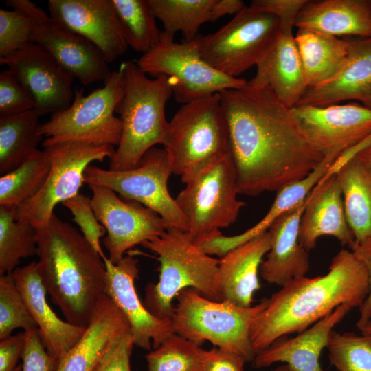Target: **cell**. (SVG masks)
Returning <instances> with one entry per match:
<instances>
[{
    "mask_svg": "<svg viewBox=\"0 0 371 371\" xmlns=\"http://www.w3.org/2000/svg\"><path fill=\"white\" fill-rule=\"evenodd\" d=\"M239 194L278 192L322 161L291 109L267 86L247 85L219 93Z\"/></svg>",
    "mask_w": 371,
    "mask_h": 371,
    "instance_id": "1",
    "label": "cell"
},
{
    "mask_svg": "<svg viewBox=\"0 0 371 371\" xmlns=\"http://www.w3.org/2000/svg\"><path fill=\"white\" fill-rule=\"evenodd\" d=\"M369 291L365 265L353 251L341 249L325 275L292 279L267 298L251 326L256 353L282 336L305 330L341 304L360 307Z\"/></svg>",
    "mask_w": 371,
    "mask_h": 371,
    "instance_id": "2",
    "label": "cell"
},
{
    "mask_svg": "<svg viewBox=\"0 0 371 371\" xmlns=\"http://www.w3.org/2000/svg\"><path fill=\"white\" fill-rule=\"evenodd\" d=\"M37 268L52 302L69 323L87 326L105 294L106 267L100 256L70 224L55 214L36 229Z\"/></svg>",
    "mask_w": 371,
    "mask_h": 371,
    "instance_id": "3",
    "label": "cell"
},
{
    "mask_svg": "<svg viewBox=\"0 0 371 371\" xmlns=\"http://www.w3.org/2000/svg\"><path fill=\"white\" fill-rule=\"evenodd\" d=\"M142 245L155 253L160 263L159 281L146 286L143 302L154 316L171 319L174 299L188 288L210 300H223L219 284V259L205 253L186 232L168 226L161 236Z\"/></svg>",
    "mask_w": 371,
    "mask_h": 371,
    "instance_id": "4",
    "label": "cell"
},
{
    "mask_svg": "<svg viewBox=\"0 0 371 371\" xmlns=\"http://www.w3.org/2000/svg\"><path fill=\"white\" fill-rule=\"evenodd\" d=\"M121 65L125 75V91L115 109L122 129L120 143L110 159L109 169L125 170L136 167L144 154L156 144L166 145L169 122L165 106L172 95L168 77L148 78L135 62Z\"/></svg>",
    "mask_w": 371,
    "mask_h": 371,
    "instance_id": "5",
    "label": "cell"
},
{
    "mask_svg": "<svg viewBox=\"0 0 371 371\" xmlns=\"http://www.w3.org/2000/svg\"><path fill=\"white\" fill-rule=\"evenodd\" d=\"M186 187L175 201L188 223L191 240L201 245L222 235L221 229L234 223L246 204L239 194L229 151L181 176Z\"/></svg>",
    "mask_w": 371,
    "mask_h": 371,
    "instance_id": "6",
    "label": "cell"
},
{
    "mask_svg": "<svg viewBox=\"0 0 371 371\" xmlns=\"http://www.w3.org/2000/svg\"><path fill=\"white\" fill-rule=\"evenodd\" d=\"M171 317L174 333L201 346L208 341L215 347L236 353L247 363L256 355L250 331L252 322L266 307L263 298L249 308L229 301H214L196 290H182Z\"/></svg>",
    "mask_w": 371,
    "mask_h": 371,
    "instance_id": "7",
    "label": "cell"
},
{
    "mask_svg": "<svg viewBox=\"0 0 371 371\" xmlns=\"http://www.w3.org/2000/svg\"><path fill=\"white\" fill-rule=\"evenodd\" d=\"M125 85L124 71L120 65L118 70L111 71L102 87L86 95L83 89H76L67 109L40 124L39 135L47 137L43 146L65 142L117 146L122 125L114 113L124 95Z\"/></svg>",
    "mask_w": 371,
    "mask_h": 371,
    "instance_id": "8",
    "label": "cell"
},
{
    "mask_svg": "<svg viewBox=\"0 0 371 371\" xmlns=\"http://www.w3.org/2000/svg\"><path fill=\"white\" fill-rule=\"evenodd\" d=\"M181 177L228 153L229 129L219 93L183 104L169 122L164 146Z\"/></svg>",
    "mask_w": 371,
    "mask_h": 371,
    "instance_id": "9",
    "label": "cell"
},
{
    "mask_svg": "<svg viewBox=\"0 0 371 371\" xmlns=\"http://www.w3.org/2000/svg\"><path fill=\"white\" fill-rule=\"evenodd\" d=\"M199 36L178 43L163 31L159 43L135 60L145 74L168 77L175 100L183 104L226 89H239L247 83L207 64L200 54Z\"/></svg>",
    "mask_w": 371,
    "mask_h": 371,
    "instance_id": "10",
    "label": "cell"
},
{
    "mask_svg": "<svg viewBox=\"0 0 371 371\" xmlns=\"http://www.w3.org/2000/svg\"><path fill=\"white\" fill-rule=\"evenodd\" d=\"M50 162L47 177L39 191L15 211V218L36 229L46 226L58 203L76 196L84 183L87 168L93 161L110 159L114 146L80 142H65L43 146Z\"/></svg>",
    "mask_w": 371,
    "mask_h": 371,
    "instance_id": "11",
    "label": "cell"
},
{
    "mask_svg": "<svg viewBox=\"0 0 371 371\" xmlns=\"http://www.w3.org/2000/svg\"><path fill=\"white\" fill-rule=\"evenodd\" d=\"M173 173L165 148L153 147L139 164L131 169L113 170L89 165L84 183L111 188L123 197L137 201L157 213L166 225L182 231L188 229V221L168 189Z\"/></svg>",
    "mask_w": 371,
    "mask_h": 371,
    "instance_id": "12",
    "label": "cell"
},
{
    "mask_svg": "<svg viewBox=\"0 0 371 371\" xmlns=\"http://www.w3.org/2000/svg\"><path fill=\"white\" fill-rule=\"evenodd\" d=\"M279 24L273 14L245 7L216 32L199 35L201 58L217 71L237 78L256 65Z\"/></svg>",
    "mask_w": 371,
    "mask_h": 371,
    "instance_id": "13",
    "label": "cell"
},
{
    "mask_svg": "<svg viewBox=\"0 0 371 371\" xmlns=\"http://www.w3.org/2000/svg\"><path fill=\"white\" fill-rule=\"evenodd\" d=\"M6 5L35 21L32 42L47 51L56 61L82 85L104 81L111 73L99 49L85 38L65 28L28 0H7Z\"/></svg>",
    "mask_w": 371,
    "mask_h": 371,
    "instance_id": "14",
    "label": "cell"
},
{
    "mask_svg": "<svg viewBox=\"0 0 371 371\" xmlns=\"http://www.w3.org/2000/svg\"><path fill=\"white\" fill-rule=\"evenodd\" d=\"M88 186L92 191L91 203L95 214L107 233L103 245L113 264L132 247L165 232L166 223L153 210L137 201L120 199L109 188Z\"/></svg>",
    "mask_w": 371,
    "mask_h": 371,
    "instance_id": "15",
    "label": "cell"
},
{
    "mask_svg": "<svg viewBox=\"0 0 371 371\" xmlns=\"http://www.w3.org/2000/svg\"><path fill=\"white\" fill-rule=\"evenodd\" d=\"M291 111L308 142L323 158H338L371 135V109L358 102L297 105Z\"/></svg>",
    "mask_w": 371,
    "mask_h": 371,
    "instance_id": "16",
    "label": "cell"
},
{
    "mask_svg": "<svg viewBox=\"0 0 371 371\" xmlns=\"http://www.w3.org/2000/svg\"><path fill=\"white\" fill-rule=\"evenodd\" d=\"M27 89L39 116L67 109L73 102L74 77L43 47L29 43L16 52L0 58Z\"/></svg>",
    "mask_w": 371,
    "mask_h": 371,
    "instance_id": "17",
    "label": "cell"
},
{
    "mask_svg": "<svg viewBox=\"0 0 371 371\" xmlns=\"http://www.w3.org/2000/svg\"><path fill=\"white\" fill-rule=\"evenodd\" d=\"M105 294L128 322L135 346L146 350L159 346L174 334L170 319H159L141 302L135 286L139 269L137 260L131 255L113 264L106 256Z\"/></svg>",
    "mask_w": 371,
    "mask_h": 371,
    "instance_id": "18",
    "label": "cell"
},
{
    "mask_svg": "<svg viewBox=\"0 0 371 371\" xmlns=\"http://www.w3.org/2000/svg\"><path fill=\"white\" fill-rule=\"evenodd\" d=\"M47 5L54 21L92 43L109 63L126 52L111 0H49Z\"/></svg>",
    "mask_w": 371,
    "mask_h": 371,
    "instance_id": "19",
    "label": "cell"
},
{
    "mask_svg": "<svg viewBox=\"0 0 371 371\" xmlns=\"http://www.w3.org/2000/svg\"><path fill=\"white\" fill-rule=\"evenodd\" d=\"M340 167L335 160L306 197L300 223L299 240L308 251L315 248L317 239L323 236H333L350 249L355 243L336 177Z\"/></svg>",
    "mask_w": 371,
    "mask_h": 371,
    "instance_id": "20",
    "label": "cell"
},
{
    "mask_svg": "<svg viewBox=\"0 0 371 371\" xmlns=\"http://www.w3.org/2000/svg\"><path fill=\"white\" fill-rule=\"evenodd\" d=\"M348 53L330 79L308 87L296 105L327 106L357 100L371 109V37H347Z\"/></svg>",
    "mask_w": 371,
    "mask_h": 371,
    "instance_id": "21",
    "label": "cell"
},
{
    "mask_svg": "<svg viewBox=\"0 0 371 371\" xmlns=\"http://www.w3.org/2000/svg\"><path fill=\"white\" fill-rule=\"evenodd\" d=\"M12 275L37 325L46 350L60 361L80 339L87 326L63 321L52 310L46 299L47 291L39 276L36 262L16 268Z\"/></svg>",
    "mask_w": 371,
    "mask_h": 371,
    "instance_id": "22",
    "label": "cell"
},
{
    "mask_svg": "<svg viewBox=\"0 0 371 371\" xmlns=\"http://www.w3.org/2000/svg\"><path fill=\"white\" fill-rule=\"evenodd\" d=\"M351 309L348 305L341 304L295 337L289 338L287 335L279 337L269 347L256 353L253 366L262 368L282 362L293 371H326L320 365L322 351L327 348L335 326Z\"/></svg>",
    "mask_w": 371,
    "mask_h": 371,
    "instance_id": "23",
    "label": "cell"
},
{
    "mask_svg": "<svg viewBox=\"0 0 371 371\" xmlns=\"http://www.w3.org/2000/svg\"><path fill=\"white\" fill-rule=\"evenodd\" d=\"M248 83L267 86L287 107L295 106L307 89L295 36L278 29L256 65Z\"/></svg>",
    "mask_w": 371,
    "mask_h": 371,
    "instance_id": "24",
    "label": "cell"
},
{
    "mask_svg": "<svg viewBox=\"0 0 371 371\" xmlns=\"http://www.w3.org/2000/svg\"><path fill=\"white\" fill-rule=\"evenodd\" d=\"M306 198L279 216L269 227L271 249L260 267V274L269 284L282 286L292 279L304 276L309 269L308 251L299 240V229Z\"/></svg>",
    "mask_w": 371,
    "mask_h": 371,
    "instance_id": "25",
    "label": "cell"
},
{
    "mask_svg": "<svg viewBox=\"0 0 371 371\" xmlns=\"http://www.w3.org/2000/svg\"><path fill=\"white\" fill-rule=\"evenodd\" d=\"M129 333L125 316L107 295H103L84 334L59 361L56 371H93L111 346Z\"/></svg>",
    "mask_w": 371,
    "mask_h": 371,
    "instance_id": "26",
    "label": "cell"
},
{
    "mask_svg": "<svg viewBox=\"0 0 371 371\" xmlns=\"http://www.w3.org/2000/svg\"><path fill=\"white\" fill-rule=\"evenodd\" d=\"M267 230L219 258L218 277L223 300L243 308L251 307L254 293L260 289L258 278L262 258L271 249Z\"/></svg>",
    "mask_w": 371,
    "mask_h": 371,
    "instance_id": "27",
    "label": "cell"
},
{
    "mask_svg": "<svg viewBox=\"0 0 371 371\" xmlns=\"http://www.w3.org/2000/svg\"><path fill=\"white\" fill-rule=\"evenodd\" d=\"M337 37H371V0H307L295 23Z\"/></svg>",
    "mask_w": 371,
    "mask_h": 371,
    "instance_id": "28",
    "label": "cell"
},
{
    "mask_svg": "<svg viewBox=\"0 0 371 371\" xmlns=\"http://www.w3.org/2000/svg\"><path fill=\"white\" fill-rule=\"evenodd\" d=\"M355 243L371 242V169L355 155L336 172Z\"/></svg>",
    "mask_w": 371,
    "mask_h": 371,
    "instance_id": "29",
    "label": "cell"
},
{
    "mask_svg": "<svg viewBox=\"0 0 371 371\" xmlns=\"http://www.w3.org/2000/svg\"><path fill=\"white\" fill-rule=\"evenodd\" d=\"M295 40L308 87L330 79L341 69L347 58V37L297 30Z\"/></svg>",
    "mask_w": 371,
    "mask_h": 371,
    "instance_id": "30",
    "label": "cell"
},
{
    "mask_svg": "<svg viewBox=\"0 0 371 371\" xmlns=\"http://www.w3.org/2000/svg\"><path fill=\"white\" fill-rule=\"evenodd\" d=\"M33 109L0 117V175L23 164L38 149L43 136L38 132V117Z\"/></svg>",
    "mask_w": 371,
    "mask_h": 371,
    "instance_id": "31",
    "label": "cell"
},
{
    "mask_svg": "<svg viewBox=\"0 0 371 371\" xmlns=\"http://www.w3.org/2000/svg\"><path fill=\"white\" fill-rule=\"evenodd\" d=\"M216 0H148L155 16L164 25V32L174 38L180 32L183 41H191L199 36L200 27L212 22Z\"/></svg>",
    "mask_w": 371,
    "mask_h": 371,
    "instance_id": "32",
    "label": "cell"
},
{
    "mask_svg": "<svg viewBox=\"0 0 371 371\" xmlns=\"http://www.w3.org/2000/svg\"><path fill=\"white\" fill-rule=\"evenodd\" d=\"M50 170L43 150H37L14 170L0 177V205L17 208L41 188Z\"/></svg>",
    "mask_w": 371,
    "mask_h": 371,
    "instance_id": "33",
    "label": "cell"
},
{
    "mask_svg": "<svg viewBox=\"0 0 371 371\" xmlns=\"http://www.w3.org/2000/svg\"><path fill=\"white\" fill-rule=\"evenodd\" d=\"M16 209L0 205V276L12 273L21 259L37 254L36 229L16 220Z\"/></svg>",
    "mask_w": 371,
    "mask_h": 371,
    "instance_id": "34",
    "label": "cell"
},
{
    "mask_svg": "<svg viewBox=\"0 0 371 371\" xmlns=\"http://www.w3.org/2000/svg\"><path fill=\"white\" fill-rule=\"evenodd\" d=\"M128 47L145 54L160 41L161 32L148 0H111Z\"/></svg>",
    "mask_w": 371,
    "mask_h": 371,
    "instance_id": "35",
    "label": "cell"
},
{
    "mask_svg": "<svg viewBox=\"0 0 371 371\" xmlns=\"http://www.w3.org/2000/svg\"><path fill=\"white\" fill-rule=\"evenodd\" d=\"M337 159L333 157L323 158L319 165L307 176L279 190L266 215L252 227L238 234V241L240 243H245L267 231L279 216L304 201L328 172L330 166Z\"/></svg>",
    "mask_w": 371,
    "mask_h": 371,
    "instance_id": "36",
    "label": "cell"
},
{
    "mask_svg": "<svg viewBox=\"0 0 371 371\" xmlns=\"http://www.w3.org/2000/svg\"><path fill=\"white\" fill-rule=\"evenodd\" d=\"M201 346L174 333L146 355L148 371H203Z\"/></svg>",
    "mask_w": 371,
    "mask_h": 371,
    "instance_id": "37",
    "label": "cell"
},
{
    "mask_svg": "<svg viewBox=\"0 0 371 371\" xmlns=\"http://www.w3.org/2000/svg\"><path fill=\"white\" fill-rule=\"evenodd\" d=\"M327 349L338 371H371V335L333 330Z\"/></svg>",
    "mask_w": 371,
    "mask_h": 371,
    "instance_id": "38",
    "label": "cell"
},
{
    "mask_svg": "<svg viewBox=\"0 0 371 371\" xmlns=\"http://www.w3.org/2000/svg\"><path fill=\"white\" fill-rule=\"evenodd\" d=\"M12 273L0 276V340L16 328H37Z\"/></svg>",
    "mask_w": 371,
    "mask_h": 371,
    "instance_id": "39",
    "label": "cell"
},
{
    "mask_svg": "<svg viewBox=\"0 0 371 371\" xmlns=\"http://www.w3.org/2000/svg\"><path fill=\"white\" fill-rule=\"evenodd\" d=\"M34 20L16 10L0 9V58L10 55L32 42Z\"/></svg>",
    "mask_w": 371,
    "mask_h": 371,
    "instance_id": "40",
    "label": "cell"
},
{
    "mask_svg": "<svg viewBox=\"0 0 371 371\" xmlns=\"http://www.w3.org/2000/svg\"><path fill=\"white\" fill-rule=\"evenodd\" d=\"M62 205L71 212L73 220L79 226L84 238L100 254L102 258L105 256L100 240L106 231L95 214L91 203V198L79 193L76 196L63 202Z\"/></svg>",
    "mask_w": 371,
    "mask_h": 371,
    "instance_id": "41",
    "label": "cell"
},
{
    "mask_svg": "<svg viewBox=\"0 0 371 371\" xmlns=\"http://www.w3.org/2000/svg\"><path fill=\"white\" fill-rule=\"evenodd\" d=\"M35 102L27 89L8 69L0 73V117L34 109Z\"/></svg>",
    "mask_w": 371,
    "mask_h": 371,
    "instance_id": "42",
    "label": "cell"
},
{
    "mask_svg": "<svg viewBox=\"0 0 371 371\" xmlns=\"http://www.w3.org/2000/svg\"><path fill=\"white\" fill-rule=\"evenodd\" d=\"M25 332V342L22 354V371H56L59 360L46 350L38 328Z\"/></svg>",
    "mask_w": 371,
    "mask_h": 371,
    "instance_id": "43",
    "label": "cell"
},
{
    "mask_svg": "<svg viewBox=\"0 0 371 371\" xmlns=\"http://www.w3.org/2000/svg\"><path fill=\"white\" fill-rule=\"evenodd\" d=\"M307 0H253L250 8L268 12L279 20V29L286 34H292L295 20Z\"/></svg>",
    "mask_w": 371,
    "mask_h": 371,
    "instance_id": "44",
    "label": "cell"
},
{
    "mask_svg": "<svg viewBox=\"0 0 371 371\" xmlns=\"http://www.w3.org/2000/svg\"><path fill=\"white\" fill-rule=\"evenodd\" d=\"M134 346L131 333L124 335L111 346L93 371H131L130 359Z\"/></svg>",
    "mask_w": 371,
    "mask_h": 371,
    "instance_id": "45",
    "label": "cell"
},
{
    "mask_svg": "<svg viewBox=\"0 0 371 371\" xmlns=\"http://www.w3.org/2000/svg\"><path fill=\"white\" fill-rule=\"evenodd\" d=\"M203 371H245L247 363L240 355L214 347L201 350Z\"/></svg>",
    "mask_w": 371,
    "mask_h": 371,
    "instance_id": "46",
    "label": "cell"
},
{
    "mask_svg": "<svg viewBox=\"0 0 371 371\" xmlns=\"http://www.w3.org/2000/svg\"><path fill=\"white\" fill-rule=\"evenodd\" d=\"M25 332L10 335L0 341V371H14L22 357Z\"/></svg>",
    "mask_w": 371,
    "mask_h": 371,
    "instance_id": "47",
    "label": "cell"
},
{
    "mask_svg": "<svg viewBox=\"0 0 371 371\" xmlns=\"http://www.w3.org/2000/svg\"><path fill=\"white\" fill-rule=\"evenodd\" d=\"M350 250L365 265L370 284L368 295L359 307L360 317L356 324L359 327L371 319V242L362 245L355 243Z\"/></svg>",
    "mask_w": 371,
    "mask_h": 371,
    "instance_id": "48",
    "label": "cell"
},
{
    "mask_svg": "<svg viewBox=\"0 0 371 371\" xmlns=\"http://www.w3.org/2000/svg\"><path fill=\"white\" fill-rule=\"evenodd\" d=\"M245 7L240 0H216L212 10V22L227 14H236Z\"/></svg>",
    "mask_w": 371,
    "mask_h": 371,
    "instance_id": "49",
    "label": "cell"
},
{
    "mask_svg": "<svg viewBox=\"0 0 371 371\" xmlns=\"http://www.w3.org/2000/svg\"><path fill=\"white\" fill-rule=\"evenodd\" d=\"M356 156L371 169V144L361 149Z\"/></svg>",
    "mask_w": 371,
    "mask_h": 371,
    "instance_id": "50",
    "label": "cell"
},
{
    "mask_svg": "<svg viewBox=\"0 0 371 371\" xmlns=\"http://www.w3.org/2000/svg\"><path fill=\"white\" fill-rule=\"evenodd\" d=\"M357 328L361 331V334L371 335V319Z\"/></svg>",
    "mask_w": 371,
    "mask_h": 371,
    "instance_id": "51",
    "label": "cell"
},
{
    "mask_svg": "<svg viewBox=\"0 0 371 371\" xmlns=\"http://www.w3.org/2000/svg\"><path fill=\"white\" fill-rule=\"evenodd\" d=\"M273 371H293L287 364H282L276 367Z\"/></svg>",
    "mask_w": 371,
    "mask_h": 371,
    "instance_id": "52",
    "label": "cell"
},
{
    "mask_svg": "<svg viewBox=\"0 0 371 371\" xmlns=\"http://www.w3.org/2000/svg\"><path fill=\"white\" fill-rule=\"evenodd\" d=\"M21 370H22V364L18 365L14 371H21Z\"/></svg>",
    "mask_w": 371,
    "mask_h": 371,
    "instance_id": "53",
    "label": "cell"
}]
</instances>
